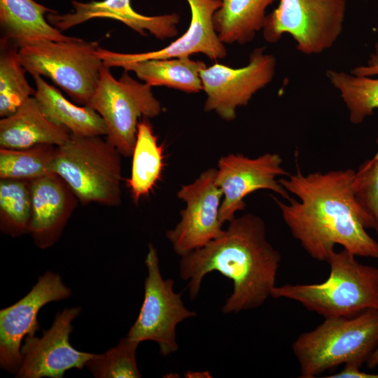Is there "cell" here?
<instances>
[{"mask_svg": "<svg viewBox=\"0 0 378 378\" xmlns=\"http://www.w3.org/2000/svg\"><path fill=\"white\" fill-rule=\"evenodd\" d=\"M54 12L34 0H0L1 38L19 48L38 40H72L48 21L47 14Z\"/></svg>", "mask_w": 378, "mask_h": 378, "instance_id": "20", "label": "cell"}, {"mask_svg": "<svg viewBox=\"0 0 378 378\" xmlns=\"http://www.w3.org/2000/svg\"><path fill=\"white\" fill-rule=\"evenodd\" d=\"M366 364L368 368H374L378 365V346L367 360Z\"/></svg>", "mask_w": 378, "mask_h": 378, "instance_id": "31", "label": "cell"}, {"mask_svg": "<svg viewBox=\"0 0 378 378\" xmlns=\"http://www.w3.org/2000/svg\"><path fill=\"white\" fill-rule=\"evenodd\" d=\"M191 13L187 31L167 46L155 51L142 53H122L97 49V55L108 68L122 67L136 62L190 57L202 53L211 60L224 58L227 50L215 31L213 18L221 6L220 0H186Z\"/></svg>", "mask_w": 378, "mask_h": 378, "instance_id": "15", "label": "cell"}, {"mask_svg": "<svg viewBox=\"0 0 378 378\" xmlns=\"http://www.w3.org/2000/svg\"><path fill=\"white\" fill-rule=\"evenodd\" d=\"M139 344L127 336L105 353L94 354L85 367L97 378L141 377L136 361Z\"/></svg>", "mask_w": 378, "mask_h": 378, "instance_id": "29", "label": "cell"}, {"mask_svg": "<svg viewBox=\"0 0 378 378\" xmlns=\"http://www.w3.org/2000/svg\"><path fill=\"white\" fill-rule=\"evenodd\" d=\"M19 56V47L1 38L0 54V116L10 115L35 94L27 82Z\"/></svg>", "mask_w": 378, "mask_h": 378, "instance_id": "25", "label": "cell"}, {"mask_svg": "<svg viewBox=\"0 0 378 378\" xmlns=\"http://www.w3.org/2000/svg\"><path fill=\"white\" fill-rule=\"evenodd\" d=\"M80 311L78 307L64 308L56 314L51 327L43 331L42 337H25L17 377L61 378L69 370L83 369L94 354L78 351L69 342L72 321Z\"/></svg>", "mask_w": 378, "mask_h": 378, "instance_id": "13", "label": "cell"}, {"mask_svg": "<svg viewBox=\"0 0 378 378\" xmlns=\"http://www.w3.org/2000/svg\"><path fill=\"white\" fill-rule=\"evenodd\" d=\"M279 0H220L215 12L214 26L223 43L245 44L262 29L267 8Z\"/></svg>", "mask_w": 378, "mask_h": 378, "instance_id": "22", "label": "cell"}, {"mask_svg": "<svg viewBox=\"0 0 378 378\" xmlns=\"http://www.w3.org/2000/svg\"><path fill=\"white\" fill-rule=\"evenodd\" d=\"M351 169L303 174L299 169L279 182L298 200L274 197L293 237L313 259L326 261L338 244L356 256L378 259V242L356 209Z\"/></svg>", "mask_w": 378, "mask_h": 378, "instance_id": "1", "label": "cell"}, {"mask_svg": "<svg viewBox=\"0 0 378 378\" xmlns=\"http://www.w3.org/2000/svg\"><path fill=\"white\" fill-rule=\"evenodd\" d=\"M376 142L378 145V135ZM357 214L365 228L378 234V150L354 172L351 183Z\"/></svg>", "mask_w": 378, "mask_h": 378, "instance_id": "28", "label": "cell"}, {"mask_svg": "<svg viewBox=\"0 0 378 378\" xmlns=\"http://www.w3.org/2000/svg\"><path fill=\"white\" fill-rule=\"evenodd\" d=\"M30 181L0 179V229L13 237L29 233Z\"/></svg>", "mask_w": 378, "mask_h": 378, "instance_id": "26", "label": "cell"}, {"mask_svg": "<svg viewBox=\"0 0 378 378\" xmlns=\"http://www.w3.org/2000/svg\"><path fill=\"white\" fill-rule=\"evenodd\" d=\"M186 377H195V378H202V377H211L210 372L209 371L204 372H194V371H188L186 373Z\"/></svg>", "mask_w": 378, "mask_h": 378, "instance_id": "32", "label": "cell"}, {"mask_svg": "<svg viewBox=\"0 0 378 378\" xmlns=\"http://www.w3.org/2000/svg\"><path fill=\"white\" fill-rule=\"evenodd\" d=\"M122 155L106 137L71 134L56 147L53 173L70 186L83 205L121 203Z\"/></svg>", "mask_w": 378, "mask_h": 378, "instance_id": "5", "label": "cell"}, {"mask_svg": "<svg viewBox=\"0 0 378 378\" xmlns=\"http://www.w3.org/2000/svg\"><path fill=\"white\" fill-rule=\"evenodd\" d=\"M378 346V309L326 318L292 344L300 377L314 378L341 365L360 368Z\"/></svg>", "mask_w": 378, "mask_h": 378, "instance_id": "4", "label": "cell"}, {"mask_svg": "<svg viewBox=\"0 0 378 378\" xmlns=\"http://www.w3.org/2000/svg\"><path fill=\"white\" fill-rule=\"evenodd\" d=\"M33 78L36 85L34 96L50 121L66 127L74 135L106 136L104 120L95 110L89 106H79L71 103L42 76Z\"/></svg>", "mask_w": 378, "mask_h": 378, "instance_id": "21", "label": "cell"}, {"mask_svg": "<svg viewBox=\"0 0 378 378\" xmlns=\"http://www.w3.org/2000/svg\"><path fill=\"white\" fill-rule=\"evenodd\" d=\"M71 291L58 274L47 272L31 290L15 304L0 311V365L17 372L21 360V343L39 330L37 315L45 304L68 298Z\"/></svg>", "mask_w": 378, "mask_h": 378, "instance_id": "14", "label": "cell"}, {"mask_svg": "<svg viewBox=\"0 0 378 378\" xmlns=\"http://www.w3.org/2000/svg\"><path fill=\"white\" fill-rule=\"evenodd\" d=\"M30 190L29 234L36 246L45 249L58 240L78 200L70 186L55 173L30 181Z\"/></svg>", "mask_w": 378, "mask_h": 378, "instance_id": "17", "label": "cell"}, {"mask_svg": "<svg viewBox=\"0 0 378 378\" xmlns=\"http://www.w3.org/2000/svg\"><path fill=\"white\" fill-rule=\"evenodd\" d=\"M216 169L210 168L192 183L181 186L177 197L186 203L181 220L166 232L174 251L183 256L203 247L224 232L219 219L223 193L216 182Z\"/></svg>", "mask_w": 378, "mask_h": 378, "instance_id": "11", "label": "cell"}, {"mask_svg": "<svg viewBox=\"0 0 378 378\" xmlns=\"http://www.w3.org/2000/svg\"><path fill=\"white\" fill-rule=\"evenodd\" d=\"M71 132L50 121L36 99H27L15 113L0 120V148L18 149L39 144L56 146L66 142Z\"/></svg>", "mask_w": 378, "mask_h": 378, "instance_id": "18", "label": "cell"}, {"mask_svg": "<svg viewBox=\"0 0 378 378\" xmlns=\"http://www.w3.org/2000/svg\"><path fill=\"white\" fill-rule=\"evenodd\" d=\"M343 248L333 251L326 261L328 277L322 283L275 286L273 298H286L325 318L353 317L378 309V267L363 265Z\"/></svg>", "mask_w": 378, "mask_h": 378, "instance_id": "3", "label": "cell"}, {"mask_svg": "<svg viewBox=\"0 0 378 378\" xmlns=\"http://www.w3.org/2000/svg\"><path fill=\"white\" fill-rule=\"evenodd\" d=\"M132 164L127 185L133 200L138 203L147 196L160 179L163 168L162 146L152 125L144 118L138 123L136 138L132 153Z\"/></svg>", "mask_w": 378, "mask_h": 378, "instance_id": "24", "label": "cell"}, {"mask_svg": "<svg viewBox=\"0 0 378 378\" xmlns=\"http://www.w3.org/2000/svg\"><path fill=\"white\" fill-rule=\"evenodd\" d=\"M86 106L102 116L107 129L106 139L124 157L132 155L139 118H154L162 111L151 86L134 79L127 71L115 79L104 65L94 92Z\"/></svg>", "mask_w": 378, "mask_h": 378, "instance_id": "7", "label": "cell"}, {"mask_svg": "<svg viewBox=\"0 0 378 378\" xmlns=\"http://www.w3.org/2000/svg\"><path fill=\"white\" fill-rule=\"evenodd\" d=\"M326 76L338 90L351 123H361L378 108V41L365 64L349 73L329 69Z\"/></svg>", "mask_w": 378, "mask_h": 378, "instance_id": "19", "label": "cell"}, {"mask_svg": "<svg viewBox=\"0 0 378 378\" xmlns=\"http://www.w3.org/2000/svg\"><path fill=\"white\" fill-rule=\"evenodd\" d=\"M283 160L276 153L255 158L242 154H228L218 162L216 182L222 191L219 219L223 225L246 207L244 198L258 190H270L288 200L289 192L276 178L289 174L282 167Z\"/></svg>", "mask_w": 378, "mask_h": 378, "instance_id": "12", "label": "cell"}, {"mask_svg": "<svg viewBox=\"0 0 378 378\" xmlns=\"http://www.w3.org/2000/svg\"><path fill=\"white\" fill-rule=\"evenodd\" d=\"M276 59L255 48L248 63L241 68H231L220 64L204 68L200 72L203 90L206 94L204 111H214L222 119L231 121L237 107L246 106L253 96L274 78Z\"/></svg>", "mask_w": 378, "mask_h": 378, "instance_id": "10", "label": "cell"}, {"mask_svg": "<svg viewBox=\"0 0 378 378\" xmlns=\"http://www.w3.org/2000/svg\"><path fill=\"white\" fill-rule=\"evenodd\" d=\"M265 234L263 220L248 213L230 221L218 238L182 256L180 276L188 281L190 298L197 297L205 275L217 271L233 282V291L222 307L224 314L262 306L271 297L281 260Z\"/></svg>", "mask_w": 378, "mask_h": 378, "instance_id": "2", "label": "cell"}, {"mask_svg": "<svg viewBox=\"0 0 378 378\" xmlns=\"http://www.w3.org/2000/svg\"><path fill=\"white\" fill-rule=\"evenodd\" d=\"M99 43L74 37L70 41L38 40L19 48L22 66L32 77L46 76L75 102L86 106L97 88L103 62Z\"/></svg>", "mask_w": 378, "mask_h": 378, "instance_id": "6", "label": "cell"}, {"mask_svg": "<svg viewBox=\"0 0 378 378\" xmlns=\"http://www.w3.org/2000/svg\"><path fill=\"white\" fill-rule=\"evenodd\" d=\"M145 263L148 276L144 281V299L139 316L127 337L141 342H156L162 356L175 353L178 346L176 327L185 319L196 316L181 300V293L174 290V280L162 276L155 246L150 244Z\"/></svg>", "mask_w": 378, "mask_h": 378, "instance_id": "9", "label": "cell"}, {"mask_svg": "<svg viewBox=\"0 0 378 378\" xmlns=\"http://www.w3.org/2000/svg\"><path fill=\"white\" fill-rule=\"evenodd\" d=\"M73 10L60 14L49 13L46 18L50 24L61 31L94 18H110L118 20L142 36L147 32L161 40L178 34L180 17L176 13L145 15L136 12L131 0H102L80 2L72 1Z\"/></svg>", "mask_w": 378, "mask_h": 378, "instance_id": "16", "label": "cell"}, {"mask_svg": "<svg viewBox=\"0 0 378 378\" xmlns=\"http://www.w3.org/2000/svg\"><path fill=\"white\" fill-rule=\"evenodd\" d=\"M328 378H378L377 374L366 373L360 371V368L344 365L343 370L338 373L327 376Z\"/></svg>", "mask_w": 378, "mask_h": 378, "instance_id": "30", "label": "cell"}, {"mask_svg": "<svg viewBox=\"0 0 378 378\" xmlns=\"http://www.w3.org/2000/svg\"><path fill=\"white\" fill-rule=\"evenodd\" d=\"M206 66L202 61L183 57L132 62L122 68L125 71H133L151 87L166 86L196 93L203 90L200 72Z\"/></svg>", "mask_w": 378, "mask_h": 378, "instance_id": "23", "label": "cell"}, {"mask_svg": "<svg viewBox=\"0 0 378 378\" xmlns=\"http://www.w3.org/2000/svg\"><path fill=\"white\" fill-rule=\"evenodd\" d=\"M346 11V0H279L267 15L263 36L274 43L288 34L301 53L321 54L340 37Z\"/></svg>", "mask_w": 378, "mask_h": 378, "instance_id": "8", "label": "cell"}, {"mask_svg": "<svg viewBox=\"0 0 378 378\" xmlns=\"http://www.w3.org/2000/svg\"><path fill=\"white\" fill-rule=\"evenodd\" d=\"M56 147L39 144L18 149L0 148V179L31 181L53 173Z\"/></svg>", "mask_w": 378, "mask_h": 378, "instance_id": "27", "label": "cell"}]
</instances>
